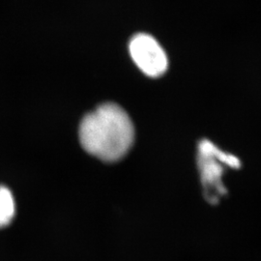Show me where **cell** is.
Masks as SVG:
<instances>
[{
	"label": "cell",
	"instance_id": "cell-1",
	"mask_svg": "<svg viewBox=\"0 0 261 261\" xmlns=\"http://www.w3.org/2000/svg\"><path fill=\"white\" fill-rule=\"evenodd\" d=\"M84 149L105 162L121 160L135 140V127L129 114L116 103H103L87 114L80 127Z\"/></svg>",
	"mask_w": 261,
	"mask_h": 261
},
{
	"label": "cell",
	"instance_id": "cell-2",
	"mask_svg": "<svg viewBox=\"0 0 261 261\" xmlns=\"http://www.w3.org/2000/svg\"><path fill=\"white\" fill-rule=\"evenodd\" d=\"M197 161L206 197L211 203H216L220 196L226 194V190L222 183L224 166L238 168L240 161L233 155L219 149L214 143L206 140L198 144Z\"/></svg>",
	"mask_w": 261,
	"mask_h": 261
},
{
	"label": "cell",
	"instance_id": "cell-3",
	"mask_svg": "<svg viewBox=\"0 0 261 261\" xmlns=\"http://www.w3.org/2000/svg\"><path fill=\"white\" fill-rule=\"evenodd\" d=\"M129 50L132 59L143 74L159 77L167 72L168 56L158 41L149 34L135 35L130 41Z\"/></svg>",
	"mask_w": 261,
	"mask_h": 261
},
{
	"label": "cell",
	"instance_id": "cell-4",
	"mask_svg": "<svg viewBox=\"0 0 261 261\" xmlns=\"http://www.w3.org/2000/svg\"><path fill=\"white\" fill-rule=\"evenodd\" d=\"M15 200L12 193L0 186V228L8 226L15 217Z\"/></svg>",
	"mask_w": 261,
	"mask_h": 261
}]
</instances>
